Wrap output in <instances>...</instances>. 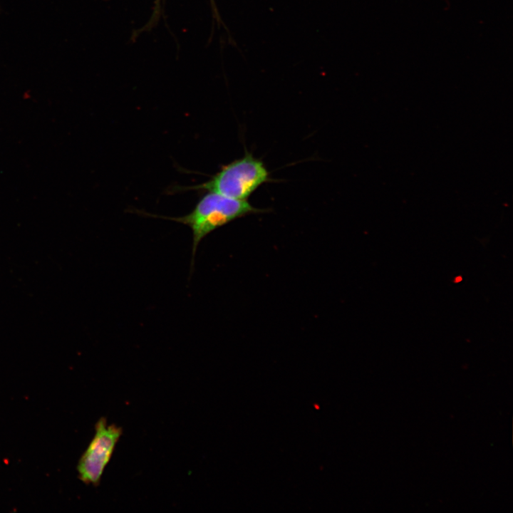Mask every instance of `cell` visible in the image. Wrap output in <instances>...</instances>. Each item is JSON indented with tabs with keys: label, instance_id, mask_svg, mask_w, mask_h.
Returning <instances> with one entry per match:
<instances>
[{
	"label": "cell",
	"instance_id": "obj_1",
	"mask_svg": "<svg viewBox=\"0 0 513 513\" xmlns=\"http://www.w3.org/2000/svg\"><path fill=\"white\" fill-rule=\"evenodd\" d=\"M263 212L247 200H234L214 192H206L192 210L180 217H165L144 213L147 216L162 218L187 226L192 235L191 269L202 240L215 229L251 214Z\"/></svg>",
	"mask_w": 513,
	"mask_h": 513
},
{
	"label": "cell",
	"instance_id": "obj_3",
	"mask_svg": "<svg viewBox=\"0 0 513 513\" xmlns=\"http://www.w3.org/2000/svg\"><path fill=\"white\" fill-rule=\"evenodd\" d=\"M122 433L120 427L108 424L105 418L98 420L94 436L77 465L78 477L83 483L99 484Z\"/></svg>",
	"mask_w": 513,
	"mask_h": 513
},
{
	"label": "cell",
	"instance_id": "obj_2",
	"mask_svg": "<svg viewBox=\"0 0 513 513\" xmlns=\"http://www.w3.org/2000/svg\"><path fill=\"white\" fill-rule=\"evenodd\" d=\"M269 176L264 163L247 153L222 166L209 180L180 190L214 192L234 200H247L259 186L269 181Z\"/></svg>",
	"mask_w": 513,
	"mask_h": 513
}]
</instances>
